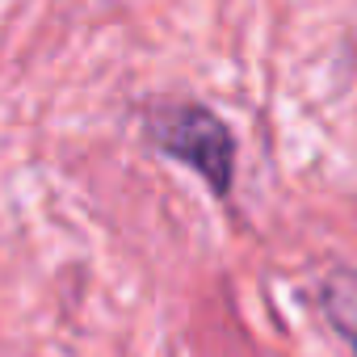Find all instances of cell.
I'll return each instance as SVG.
<instances>
[{
    "mask_svg": "<svg viewBox=\"0 0 357 357\" xmlns=\"http://www.w3.org/2000/svg\"><path fill=\"white\" fill-rule=\"evenodd\" d=\"M147 135H151V143H155L164 155L190 164L219 198L231 194L236 139H231V130L223 126V118H215V114L202 109V105H164V109L151 114Z\"/></svg>",
    "mask_w": 357,
    "mask_h": 357,
    "instance_id": "cell-1",
    "label": "cell"
},
{
    "mask_svg": "<svg viewBox=\"0 0 357 357\" xmlns=\"http://www.w3.org/2000/svg\"><path fill=\"white\" fill-rule=\"evenodd\" d=\"M319 307L328 315V324L349 340V349L357 353V273L336 269L319 282Z\"/></svg>",
    "mask_w": 357,
    "mask_h": 357,
    "instance_id": "cell-2",
    "label": "cell"
}]
</instances>
